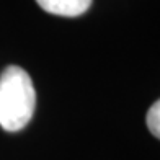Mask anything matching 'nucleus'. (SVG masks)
Returning a JSON list of instances; mask_svg holds the SVG:
<instances>
[{"mask_svg": "<svg viewBox=\"0 0 160 160\" xmlns=\"http://www.w3.org/2000/svg\"><path fill=\"white\" fill-rule=\"evenodd\" d=\"M147 128L157 139H160V100H157L147 111Z\"/></svg>", "mask_w": 160, "mask_h": 160, "instance_id": "obj_3", "label": "nucleus"}, {"mask_svg": "<svg viewBox=\"0 0 160 160\" xmlns=\"http://www.w3.org/2000/svg\"><path fill=\"white\" fill-rule=\"evenodd\" d=\"M44 12L59 17H78L90 8L92 0H36Z\"/></svg>", "mask_w": 160, "mask_h": 160, "instance_id": "obj_2", "label": "nucleus"}, {"mask_svg": "<svg viewBox=\"0 0 160 160\" xmlns=\"http://www.w3.org/2000/svg\"><path fill=\"white\" fill-rule=\"evenodd\" d=\"M36 108V90L28 72L8 65L0 74V128L17 132L31 121Z\"/></svg>", "mask_w": 160, "mask_h": 160, "instance_id": "obj_1", "label": "nucleus"}]
</instances>
